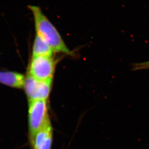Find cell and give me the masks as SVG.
<instances>
[{"label": "cell", "instance_id": "6da1fadb", "mask_svg": "<svg viewBox=\"0 0 149 149\" xmlns=\"http://www.w3.org/2000/svg\"><path fill=\"white\" fill-rule=\"evenodd\" d=\"M28 8L33 13L37 34L48 44L54 52L74 56L75 54L67 47L59 32L44 14L41 8L36 6H29Z\"/></svg>", "mask_w": 149, "mask_h": 149}, {"label": "cell", "instance_id": "7a4b0ae2", "mask_svg": "<svg viewBox=\"0 0 149 149\" xmlns=\"http://www.w3.org/2000/svg\"><path fill=\"white\" fill-rule=\"evenodd\" d=\"M58 61L53 56H32L27 74L40 80L53 79Z\"/></svg>", "mask_w": 149, "mask_h": 149}, {"label": "cell", "instance_id": "3957f363", "mask_svg": "<svg viewBox=\"0 0 149 149\" xmlns=\"http://www.w3.org/2000/svg\"><path fill=\"white\" fill-rule=\"evenodd\" d=\"M47 100H36L29 101V125L31 138L46 124L50 122Z\"/></svg>", "mask_w": 149, "mask_h": 149}, {"label": "cell", "instance_id": "277c9868", "mask_svg": "<svg viewBox=\"0 0 149 149\" xmlns=\"http://www.w3.org/2000/svg\"><path fill=\"white\" fill-rule=\"evenodd\" d=\"M53 80V79L40 80L27 74L24 88L29 101L47 100L52 88Z\"/></svg>", "mask_w": 149, "mask_h": 149}, {"label": "cell", "instance_id": "5b68a950", "mask_svg": "<svg viewBox=\"0 0 149 149\" xmlns=\"http://www.w3.org/2000/svg\"><path fill=\"white\" fill-rule=\"evenodd\" d=\"M53 138V130L50 122L36 133L31 138L34 149H51Z\"/></svg>", "mask_w": 149, "mask_h": 149}, {"label": "cell", "instance_id": "8992f818", "mask_svg": "<svg viewBox=\"0 0 149 149\" xmlns=\"http://www.w3.org/2000/svg\"><path fill=\"white\" fill-rule=\"evenodd\" d=\"M26 77L22 73L0 70V83L16 88H24Z\"/></svg>", "mask_w": 149, "mask_h": 149}, {"label": "cell", "instance_id": "52a82bcc", "mask_svg": "<svg viewBox=\"0 0 149 149\" xmlns=\"http://www.w3.org/2000/svg\"><path fill=\"white\" fill-rule=\"evenodd\" d=\"M54 52L48 44L36 34L33 44L32 56H53Z\"/></svg>", "mask_w": 149, "mask_h": 149}, {"label": "cell", "instance_id": "ba28073f", "mask_svg": "<svg viewBox=\"0 0 149 149\" xmlns=\"http://www.w3.org/2000/svg\"><path fill=\"white\" fill-rule=\"evenodd\" d=\"M149 69V61L146 62L135 63L133 65L132 70H141Z\"/></svg>", "mask_w": 149, "mask_h": 149}]
</instances>
